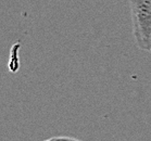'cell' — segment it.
<instances>
[{
	"instance_id": "cell-1",
	"label": "cell",
	"mask_w": 151,
	"mask_h": 141,
	"mask_svg": "<svg viewBox=\"0 0 151 141\" xmlns=\"http://www.w3.org/2000/svg\"><path fill=\"white\" fill-rule=\"evenodd\" d=\"M133 34L138 48L151 51V0H128Z\"/></svg>"
},
{
	"instance_id": "cell-3",
	"label": "cell",
	"mask_w": 151,
	"mask_h": 141,
	"mask_svg": "<svg viewBox=\"0 0 151 141\" xmlns=\"http://www.w3.org/2000/svg\"><path fill=\"white\" fill-rule=\"evenodd\" d=\"M44 141H55V140H53V138H50V139H47V140H44Z\"/></svg>"
},
{
	"instance_id": "cell-2",
	"label": "cell",
	"mask_w": 151,
	"mask_h": 141,
	"mask_svg": "<svg viewBox=\"0 0 151 141\" xmlns=\"http://www.w3.org/2000/svg\"><path fill=\"white\" fill-rule=\"evenodd\" d=\"M53 140L55 141H81V140H78V139L71 138V137H53Z\"/></svg>"
},
{
	"instance_id": "cell-4",
	"label": "cell",
	"mask_w": 151,
	"mask_h": 141,
	"mask_svg": "<svg viewBox=\"0 0 151 141\" xmlns=\"http://www.w3.org/2000/svg\"><path fill=\"white\" fill-rule=\"evenodd\" d=\"M150 52H151V51H150Z\"/></svg>"
}]
</instances>
